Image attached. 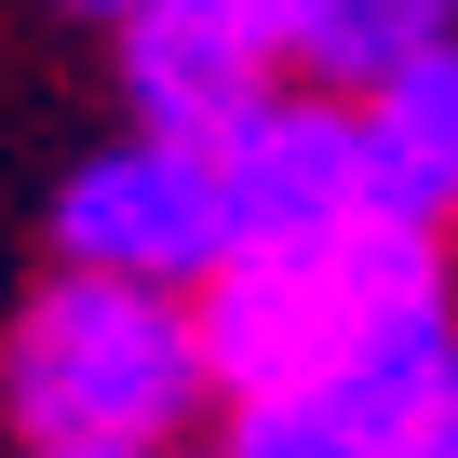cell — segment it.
<instances>
[{
    "label": "cell",
    "mask_w": 458,
    "mask_h": 458,
    "mask_svg": "<svg viewBox=\"0 0 458 458\" xmlns=\"http://www.w3.org/2000/svg\"><path fill=\"white\" fill-rule=\"evenodd\" d=\"M189 324H202V391L297 404V391L351 377L364 351H391L418 324H458V297H445L431 229L351 216V229H310V243H229L202 270V310Z\"/></svg>",
    "instance_id": "1"
},
{
    "label": "cell",
    "mask_w": 458,
    "mask_h": 458,
    "mask_svg": "<svg viewBox=\"0 0 458 458\" xmlns=\"http://www.w3.org/2000/svg\"><path fill=\"white\" fill-rule=\"evenodd\" d=\"M28 445H162L202 404V324L175 310V284H122V270H55L0 351Z\"/></svg>",
    "instance_id": "2"
},
{
    "label": "cell",
    "mask_w": 458,
    "mask_h": 458,
    "mask_svg": "<svg viewBox=\"0 0 458 458\" xmlns=\"http://www.w3.org/2000/svg\"><path fill=\"white\" fill-rule=\"evenodd\" d=\"M55 243H68V270H122V284H202L243 229H229V175H216V148L202 135H122V148H95L81 175H68V202H55Z\"/></svg>",
    "instance_id": "3"
},
{
    "label": "cell",
    "mask_w": 458,
    "mask_h": 458,
    "mask_svg": "<svg viewBox=\"0 0 458 458\" xmlns=\"http://www.w3.org/2000/svg\"><path fill=\"white\" fill-rule=\"evenodd\" d=\"M297 14L310 0H148V14H122L135 122L148 135H229L270 95V68L297 55Z\"/></svg>",
    "instance_id": "4"
},
{
    "label": "cell",
    "mask_w": 458,
    "mask_h": 458,
    "mask_svg": "<svg viewBox=\"0 0 458 458\" xmlns=\"http://www.w3.org/2000/svg\"><path fill=\"white\" fill-rule=\"evenodd\" d=\"M202 148L229 175V229H243V243H310V229L364 216V122L337 95H257Z\"/></svg>",
    "instance_id": "5"
},
{
    "label": "cell",
    "mask_w": 458,
    "mask_h": 458,
    "mask_svg": "<svg viewBox=\"0 0 458 458\" xmlns=\"http://www.w3.org/2000/svg\"><path fill=\"white\" fill-rule=\"evenodd\" d=\"M364 122V216H404V229H445L458 216V41L377 68L351 95Z\"/></svg>",
    "instance_id": "6"
},
{
    "label": "cell",
    "mask_w": 458,
    "mask_h": 458,
    "mask_svg": "<svg viewBox=\"0 0 458 458\" xmlns=\"http://www.w3.org/2000/svg\"><path fill=\"white\" fill-rule=\"evenodd\" d=\"M431 41H458V0H310L297 14V55L324 68V81H377V68H404V55H431Z\"/></svg>",
    "instance_id": "7"
},
{
    "label": "cell",
    "mask_w": 458,
    "mask_h": 458,
    "mask_svg": "<svg viewBox=\"0 0 458 458\" xmlns=\"http://www.w3.org/2000/svg\"><path fill=\"white\" fill-rule=\"evenodd\" d=\"M28 458H162V445H28Z\"/></svg>",
    "instance_id": "8"
},
{
    "label": "cell",
    "mask_w": 458,
    "mask_h": 458,
    "mask_svg": "<svg viewBox=\"0 0 458 458\" xmlns=\"http://www.w3.org/2000/svg\"><path fill=\"white\" fill-rule=\"evenodd\" d=\"M81 14H148V0H81Z\"/></svg>",
    "instance_id": "9"
}]
</instances>
